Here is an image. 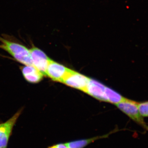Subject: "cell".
Returning a JSON list of instances; mask_svg holds the SVG:
<instances>
[{
  "label": "cell",
  "mask_w": 148,
  "mask_h": 148,
  "mask_svg": "<svg viewBox=\"0 0 148 148\" xmlns=\"http://www.w3.org/2000/svg\"><path fill=\"white\" fill-rule=\"evenodd\" d=\"M0 48L5 51L17 62L24 66H33L29 49L18 43L0 37Z\"/></svg>",
  "instance_id": "obj_1"
},
{
  "label": "cell",
  "mask_w": 148,
  "mask_h": 148,
  "mask_svg": "<svg viewBox=\"0 0 148 148\" xmlns=\"http://www.w3.org/2000/svg\"><path fill=\"white\" fill-rule=\"evenodd\" d=\"M138 102L125 98L116 106L123 112L129 117L143 129L148 131V125L140 114L138 107Z\"/></svg>",
  "instance_id": "obj_2"
},
{
  "label": "cell",
  "mask_w": 148,
  "mask_h": 148,
  "mask_svg": "<svg viewBox=\"0 0 148 148\" xmlns=\"http://www.w3.org/2000/svg\"><path fill=\"white\" fill-rule=\"evenodd\" d=\"M29 51L33 66L46 76V71L51 59L43 51L34 45H32Z\"/></svg>",
  "instance_id": "obj_3"
},
{
  "label": "cell",
  "mask_w": 148,
  "mask_h": 148,
  "mask_svg": "<svg viewBox=\"0 0 148 148\" xmlns=\"http://www.w3.org/2000/svg\"><path fill=\"white\" fill-rule=\"evenodd\" d=\"M21 109L17 111L7 121L0 123V147H6L14 126L22 112Z\"/></svg>",
  "instance_id": "obj_4"
},
{
  "label": "cell",
  "mask_w": 148,
  "mask_h": 148,
  "mask_svg": "<svg viewBox=\"0 0 148 148\" xmlns=\"http://www.w3.org/2000/svg\"><path fill=\"white\" fill-rule=\"evenodd\" d=\"M89 78L73 70H70L62 83L70 87L84 92L89 80Z\"/></svg>",
  "instance_id": "obj_5"
},
{
  "label": "cell",
  "mask_w": 148,
  "mask_h": 148,
  "mask_svg": "<svg viewBox=\"0 0 148 148\" xmlns=\"http://www.w3.org/2000/svg\"><path fill=\"white\" fill-rule=\"evenodd\" d=\"M71 69L51 59L47 66L46 76L53 81L62 82Z\"/></svg>",
  "instance_id": "obj_6"
},
{
  "label": "cell",
  "mask_w": 148,
  "mask_h": 148,
  "mask_svg": "<svg viewBox=\"0 0 148 148\" xmlns=\"http://www.w3.org/2000/svg\"><path fill=\"white\" fill-rule=\"evenodd\" d=\"M106 86L101 82L89 79L84 92L99 101L107 102L106 90Z\"/></svg>",
  "instance_id": "obj_7"
},
{
  "label": "cell",
  "mask_w": 148,
  "mask_h": 148,
  "mask_svg": "<svg viewBox=\"0 0 148 148\" xmlns=\"http://www.w3.org/2000/svg\"><path fill=\"white\" fill-rule=\"evenodd\" d=\"M21 73L24 78L29 83L36 84L41 81L43 74L33 66H24L21 67Z\"/></svg>",
  "instance_id": "obj_8"
},
{
  "label": "cell",
  "mask_w": 148,
  "mask_h": 148,
  "mask_svg": "<svg viewBox=\"0 0 148 148\" xmlns=\"http://www.w3.org/2000/svg\"><path fill=\"white\" fill-rule=\"evenodd\" d=\"M118 130H117L115 129L114 130L111 131L105 135L95 136V137L88 138V139L74 140V141L68 142L66 143V144L69 148H84L97 140L108 138L110 135L115 133L116 132L118 131Z\"/></svg>",
  "instance_id": "obj_9"
},
{
  "label": "cell",
  "mask_w": 148,
  "mask_h": 148,
  "mask_svg": "<svg viewBox=\"0 0 148 148\" xmlns=\"http://www.w3.org/2000/svg\"><path fill=\"white\" fill-rule=\"evenodd\" d=\"M106 94L107 102L115 105L121 102L125 98L118 92L107 86L106 88Z\"/></svg>",
  "instance_id": "obj_10"
},
{
  "label": "cell",
  "mask_w": 148,
  "mask_h": 148,
  "mask_svg": "<svg viewBox=\"0 0 148 148\" xmlns=\"http://www.w3.org/2000/svg\"><path fill=\"white\" fill-rule=\"evenodd\" d=\"M138 110L143 117H148V101L138 103Z\"/></svg>",
  "instance_id": "obj_11"
},
{
  "label": "cell",
  "mask_w": 148,
  "mask_h": 148,
  "mask_svg": "<svg viewBox=\"0 0 148 148\" xmlns=\"http://www.w3.org/2000/svg\"><path fill=\"white\" fill-rule=\"evenodd\" d=\"M47 148H69L67 145L66 143H58V144H56Z\"/></svg>",
  "instance_id": "obj_12"
},
{
  "label": "cell",
  "mask_w": 148,
  "mask_h": 148,
  "mask_svg": "<svg viewBox=\"0 0 148 148\" xmlns=\"http://www.w3.org/2000/svg\"><path fill=\"white\" fill-rule=\"evenodd\" d=\"M0 148H6V147H0Z\"/></svg>",
  "instance_id": "obj_13"
}]
</instances>
